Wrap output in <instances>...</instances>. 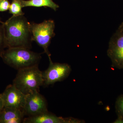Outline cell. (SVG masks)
<instances>
[{
  "label": "cell",
  "instance_id": "22",
  "mask_svg": "<svg viewBox=\"0 0 123 123\" xmlns=\"http://www.w3.org/2000/svg\"></svg>",
  "mask_w": 123,
  "mask_h": 123
},
{
  "label": "cell",
  "instance_id": "1",
  "mask_svg": "<svg viewBox=\"0 0 123 123\" xmlns=\"http://www.w3.org/2000/svg\"><path fill=\"white\" fill-rule=\"evenodd\" d=\"M5 48L31 47L33 42L30 23L23 15H12L3 22Z\"/></svg>",
  "mask_w": 123,
  "mask_h": 123
},
{
  "label": "cell",
  "instance_id": "6",
  "mask_svg": "<svg viewBox=\"0 0 123 123\" xmlns=\"http://www.w3.org/2000/svg\"><path fill=\"white\" fill-rule=\"evenodd\" d=\"M107 53L111 61L112 67L123 69V31L118 29L112 35L109 42Z\"/></svg>",
  "mask_w": 123,
  "mask_h": 123
},
{
  "label": "cell",
  "instance_id": "17",
  "mask_svg": "<svg viewBox=\"0 0 123 123\" xmlns=\"http://www.w3.org/2000/svg\"><path fill=\"white\" fill-rule=\"evenodd\" d=\"M4 107V105H3V103H2L1 99H0V114L1 112H2Z\"/></svg>",
  "mask_w": 123,
  "mask_h": 123
},
{
  "label": "cell",
  "instance_id": "16",
  "mask_svg": "<svg viewBox=\"0 0 123 123\" xmlns=\"http://www.w3.org/2000/svg\"><path fill=\"white\" fill-rule=\"evenodd\" d=\"M114 123H123V117L118 116V118L114 122Z\"/></svg>",
  "mask_w": 123,
  "mask_h": 123
},
{
  "label": "cell",
  "instance_id": "13",
  "mask_svg": "<svg viewBox=\"0 0 123 123\" xmlns=\"http://www.w3.org/2000/svg\"><path fill=\"white\" fill-rule=\"evenodd\" d=\"M115 108L118 116L123 117V95H120L117 99Z\"/></svg>",
  "mask_w": 123,
  "mask_h": 123
},
{
  "label": "cell",
  "instance_id": "15",
  "mask_svg": "<svg viewBox=\"0 0 123 123\" xmlns=\"http://www.w3.org/2000/svg\"><path fill=\"white\" fill-rule=\"evenodd\" d=\"M10 4L8 0H0V12H5L9 10Z\"/></svg>",
  "mask_w": 123,
  "mask_h": 123
},
{
  "label": "cell",
  "instance_id": "11",
  "mask_svg": "<svg viewBox=\"0 0 123 123\" xmlns=\"http://www.w3.org/2000/svg\"><path fill=\"white\" fill-rule=\"evenodd\" d=\"M22 8L28 7H48L56 11L59 6L53 0H20Z\"/></svg>",
  "mask_w": 123,
  "mask_h": 123
},
{
  "label": "cell",
  "instance_id": "8",
  "mask_svg": "<svg viewBox=\"0 0 123 123\" xmlns=\"http://www.w3.org/2000/svg\"><path fill=\"white\" fill-rule=\"evenodd\" d=\"M0 95L4 107L23 110L26 95L13 84L7 86L4 92Z\"/></svg>",
  "mask_w": 123,
  "mask_h": 123
},
{
  "label": "cell",
  "instance_id": "9",
  "mask_svg": "<svg viewBox=\"0 0 123 123\" xmlns=\"http://www.w3.org/2000/svg\"><path fill=\"white\" fill-rule=\"evenodd\" d=\"M24 123H79L84 121L72 117L63 118L57 117L48 111L39 114L29 116L23 119Z\"/></svg>",
  "mask_w": 123,
  "mask_h": 123
},
{
  "label": "cell",
  "instance_id": "5",
  "mask_svg": "<svg viewBox=\"0 0 123 123\" xmlns=\"http://www.w3.org/2000/svg\"><path fill=\"white\" fill-rule=\"evenodd\" d=\"M49 64L48 68L43 72V85L48 86L66 79L71 72V67L66 63H53L49 57Z\"/></svg>",
  "mask_w": 123,
  "mask_h": 123
},
{
  "label": "cell",
  "instance_id": "18",
  "mask_svg": "<svg viewBox=\"0 0 123 123\" xmlns=\"http://www.w3.org/2000/svg\"><path fill=\"white\" fill-rule=\"evenodd\" d=\"M118 29L120 30L123 31V26L121 27H119Z\"/></svg>",
  "mask_w": 123,
  "mask_h": 123
},
{
  "label": "cell",
  "instance_id": "3",
  "mask_svg": "<svg viewBox=\"0 0 123 123\" xmlns=\"http://www.w3.org/2000/svg\"><path fill=\"white\" fill-rule=\"evenodd\" d=\"M18 71L13 85L24 94L38 91L40 86L43 85V72L40 70L38 64Z\"/></svg>",
  "mask_w": 123,
  "mask_h": 123
},
{
  "label": "cell",
  "instance_id": "7",
  "mask_svg": "<svg viewBox=\"0 0 123 123\" xmlns=\"http://www.w3.org/2000/svg\"><path fill=\"white\" fill-rule=\"evenodd\" d=\"M24 114L33 116L47 112L46 99L38 91L31 92L26 95L25 102L23 109Z\"/></svg>",
  "mask_w": 123,
  "mask_h": 123
},
{
  "label": "cell",
  "instance_id": "10",
  "mask_svg": "<svg viewBox=\"0 0 123 123\" xmlns=\"http://www.w3.org/2000/svg\"><path fill=\"white\" fill-rule=\"evenodd\" d=\"M24 115L23 110L4 107L0 114V123H23Z\"/></svg>",
  "mask_w": 123,
  "mask_h": 123
},
{
  "label": "cell",
  "instance_id": "12",
  "mask_svg": "<svg viewBox=\"0 0 123 123\" xmlns=\"http://www.w3.org/2000/svg\"><path fill=\"white\" fill-rule=\"evenodd\" d=\"M22 8L20 0H12L9 9V13L14 16L24 15Z\"/></svg>",
  "mask_w": 123,
  "mask_h": 123
},
{
  "label": "cell",
  "instance_id": "4",
  "mask_svg": "<svg viewBox=\"0 0 123 123\" xmlns=\"http://www.w3.org/2000/svg\"><path fill=\"white\" fill-rule=\"evenodd\" d=\"M30 26L33 41L36 42L43 49L48 57H50L48 47L51 40L55 35L54 32L55 24L54 21L44 20L38 24L30 23Z\"/></svg>",
  "mask_w": 123,
  "mask_h": 123
},
{
  "label": "cell",
  "instance_id": "2",
  "mask_svg": "<svg viewBox=\"0 0 123 123\" xmlns=\"http://www.w3.org/2000/svg\"><path fill=\"white\" fill-rule=\"evenodd\" d=\"M0 56L5 63L17 70L37 64L41 59V54L21 47L7 48Z\"/></svg>",
  "mask_w": 123,
  "mask_h": 123
},
{
  "label": "cell",
  "instance_id": "14",
  "mask_svg": "<svg viewBox=\"0 0 123 123\" xmlns=\"http://www.w3.org/2000/svg\"><path fill=\"white\" fill-rule=\"evenodd\" d=\"M3 22H0V53L5 48V39Z\"/></svg>",
  "mask_w": 123,
  "mask_h": 123
},
{
  "label": "cell",
  "instance_id": "19",
  "mask_svg": "<svg viewBox=\"0 0 123 123\" xmlns=\"http://www.w3.org/2000/svg\"><path fill=\"white\" fill-rule=\"evenodd\" d=\"M123 26V22L121 24H120V25L119 26V27H121Z\"/></svg>",
  "mask_w": 123,
  "mask_h": 123
},
{
  "label": "cell",
  "instance_id": "21",
  "mask_svg": "<svg viewBox=\"0 0 123 123\" xmlns=\"http://www.w3.org/2000/svg\"><path fill=\"white\" fill-rule=\"evenodd\" d=\"M1 99V98H0V99Z\"/></svg>",
  "mask_w": 123,
  "mask_h": 123
},
{
  "label": "cell",
  "instance_id": "20",
  "mask_svg": "<svg viewBox=\"0 0 123 123\" xmlns=\"http://www.w3.org/2000/svg\"><path fill=\"white\" fill-rule=\"evenodd\" d=\"M2 21H1V20H0V22H2Z\"/></svg>",
  "mask_w": 123,
  "mask_h": 123
}]
</instances>
